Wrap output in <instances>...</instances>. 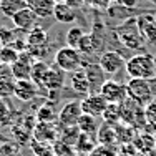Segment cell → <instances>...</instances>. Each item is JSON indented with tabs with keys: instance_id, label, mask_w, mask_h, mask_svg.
Masks as SVG:
<instances>
[{
	"instance_id": "obj_9",
	"label": "cell",
	"mask_w": 156,
	"mask_h": 156,
	"mask_svg": "<svg viewBox=\"0 0 156 156\" xmlns=\"http://www.w3.org/2000/svg\"><path fill=\"white\" fill-rule=\"evenodd\" d=\"M37 20H38L37 13L33 12L30 7H25V9H22L20 12H17L15 15H13L12 23L15 25L17 30L30 32V30H33V28L37 27Z\"/></svg>"
},
{
	"instance_id": "obj_1",
	"label": "cell",
	"mask_w": 156,
	"mask_h": 156,
	"mask_svg": "<svg viewBox=\"0 0 156 156\" xmlns=\"http://www.w3.org/2000/svg\"><path fill=\"white\" fill-rule=\"evenodd\" d=\"M125 70L129 78L151 80L156 76V60L150 53H138L129 60H126Z\"/></svg>"
},
{
	"instance_id": "obj_27",
	"label": "cell",
	"mask_w": 156,
	"mask_h": 156,
	"mask_svg": "<svg viewBox=\"0 0 156 156\" xmlns=\"http://www.w3.org/2000/svg\"><path fill=\"white\" fill-rule=\"evenodd\" d=\"M85 32L81 27H72L68 32H66V45L68 47H73V48H78V43H80V40L83 38Z\"/></svg>"
},
{
	"instance_id": "obj_26",
	"label": "cell",
	"mask_w": 156,
	"mask_h": 156,
	"mask_svg": "<svg viewBox=\"0 0 156 156\" xmlns=\"http://www.w3.org/2000/svg\"><path fill=\"white\" fill-rule=\"evenodd\" d=\"M121 120V110L120 105H115V103H108L105 113H103V121L110 125H115Z\"/></svg>"
},
{
	"instance_id": "obj_21",
	"label": "cell",
	"mask_w": 156,
	"mask_h": 156,
	"mask_svg": "<svg viewBox=\"0 0 156 156\" xmlns=\"http://www.w3.org/2000/svg\"><path fill=\"white\" fill-rule=\"evenodd\" d=\"M18 57H20V51H18V48L13 47V45H3L2 50H0V63H2V65L12 66L13 63L18 60Z\"/></svg>"
},
{
	"instance_id": "obj_20",
	"label": "cell",
	"mask_w": 156,
	"mask_h": 156,
	"mask_svg": "<svg viewBox=\"0 0 156 156\" xmlns=\"http://www.w3.org/2000/svg\"><path fill=\"white\" fill-rule=\"evenodd\" d=\"M133 144L138 151H143V153H151V151L156 148V136L150 135V133H143V135H138L135 140H133Z\"/></svg>"
},
{
	"instance_id": "obj_32",
	"label": "cell",
	"mask_w": 156,
	"mask_h": 156,
	"mask_svg": "<svg viewBox=\"0 0 156 156\" xmlns=\"http://www.w3.org/2000/svg\"><path fill=\"white\" fill-rule=\"evenodd\" d=\"M7 118H9V108H7V105L3 103V100L0 98V125L5 123Z\"/></svg>"
},
{
	"instance_id": "obj_3",
	"label": "cell",
	"mask_w": 156,
	"mask_h": 156,
	"mask_svg": "<svg viewBox=\"0 0 156 156\" xmlns=\"http://www.w3.org/2000/svg\"><path fill=\"white\" fill-rule=\"evenodd\" d=\"M126 93L128 98L138 103L140 106H146L154 98L150 87V80H141V78H129L126 81Z\"/></svg>"
},
{
	"instance_id": "obj_34",
	"label": "cell",
	"mask_w": 156,
	"mask_h": 156,
	"mask_svg": "<svg viewBox=\"0 0 156 156\" xmlns=\"http://www.w3.org/2000/svg\"><path fill=\"white\" fill-rule=\"evenodd\" d=\"M62 2H65L66 5H70V7H73V9H80V7H83V3H85V0H62Z\"/></svg>"
},
{
	"instance_id": "obj_12",
	"label": "cell",
	"mask_w": 156,
	"mask_h": 156,
	"mask_svg": "<svg viewBox=\"0 0 156 156\" xmlns=\"http://www.w3.org/2000/svg\"><path fill=\"white\" fill-rule=\"evenodd\" d=\"M32 65H33V63L30 60V57L20 51L18 60L10 66L13 78H15V80H30V76H32Z\"/></svg>"
},
{
	"instance_id": "obj_36",
	"label": "cell",
	"mask_w": 156,
	"mask_h": 156,
	"mask_svg": "<svg viewBox=\"0 0 156 156\" xmlns=\"http://www.w3.org/2000/svg\"><path fill=\"white\" fill-rule=\"evenodd\" d=\"M2 47H3V42H2V38H0V50H2Z\"/></svg>"
},
{
	"instance_id": "obj_31",
	"label": "cell",
	"mask_w": 156,
	"mask_h": 156,
	"mask_svg": "<svg viewBox=\"0 0 156 156\" xmlns=\"http://www.w3.org/2000/svg\"><path fill=\"white\" fill-rule=\"evenodd\" d=\"M0 38H2L3 45H13V42L17 40V37H15V33H13V32L0 28Z\"/></svg>"
},
{
	"instance_id": "obj_30",
	"label": "cell",
	"mask_w": 156,
	"mask_h": 156,
	"mask_svg": "<svg viewBox=\"0 0 156 156\" xmlns=\"http://www.w3.org/2000/svg\"><path fill=\"white\" fill-rule=\"evenodd\" d=\"M144 116H146L148 123L156 126V98H153L146 106H144Z\"/></svg>"
},
{
	"instance_id": "obj_25",
	"label": "cell",
	"mask_w": 156,
	"mask_h": 156,
	"mask_svg": "<svg viewBox=\"0 0 156 156\" xmlns=\"http://www.w3.org/2000/svg\"><path fill=\"white\" fill-rule=\"evenodd\" d=\"M48 70H50V66H48L45 62H42V60L35 62V63L32 65V76H30V80L35 81L38 87H42L43 78H45V75H47Z\"/></svg>"
},
{
	"instance_id": "obj_39",
	"label": "cell",
	"mask_w": 156,
	"mask_h": 156,
	"mask_svg": "<svg viewBox=\"0 0 156 156\" xmlns=\"http://www.w3.org/2000/svg\"><path fill=\"white\" fill-rule=\"evenodd\" d=\"M57 2H60V0H57Z\"/></svg>"
},
{
	"instance_id": "obj_24",
	"label": "cell",
	"mask_w": 156,
	"mask_h": 156,
	"mask_svg": "<svg viewBox=\"0 0 156 156\" xmlns=\"http://www.w3.org/2000/svg\"><path fill=\"white\" fill-rule=\"evenodd\" d=\"M76 150L80 153H91V150L96 146V138L93 140V135H87V133H80L76 143H75Z\"/></svg>"
},
{
	"instance_id": "obj_16",
	"label": "cell",
	"mask_w": 156,
	"mask_h": 156,
	"mask_svg": "<svg viewBox=\"0 0 156 156\" xmlns=\"http://www.w3.org/2000/svg\"><path fill=\"white\" fill-rule=\"evenodd\" d=\"M57 0H27V7H30L38 18L53 17V10Z\"/></svg>"
},
{
	"instance_id": "obj_14",
	"label": "cell",
	"mask_w": 156,
	"mask_h": 156,
	"mask_svg": "<svg viewBox=\"0 0 156 156\" xmlns=\"http://www.w3.org/2000/svg\"><path fill=\"white\" fill-rule=\"evenodd\" d=\"M43 88H47L48 91H58L65 87V72L60 68H51L47 72L45 78H43V83H42Z\"/></svg>"
},
{
	"instance_id": "obj_13",
	"label": "cell",
	"mask_w": 156,
	"mask_h": 156,
	"mask_svg": "<svg viewBox=\"0 0 156 156\" xmlns=\"http://www.w3.org/2000/svg\"><path fill=\"white\" fill-rule=\"evenodd\" d=\"M70 85H72L73 91L78 95H90L91 93V85L90 80H88V75L85 70H76V72H72L70 75Z\"/></svg>"
},
{
	"instance_id": "obj_19",
	"label": "cell",
	"mask_w": 156,
	"mask_h": 156,
	"mask_svg": "<svg viewBox=\"0 0 156 156\" xmlns=\"http://www.w3.org/2000/svg\"><path fill=\"white\" fill-rule=\"evenodd\" d=\"M25 7H27V0H3L0 3V13L12 20L13 15L17 12H20L22 9H25Z\"/></svg>"
},
{
	"instance_id": "obj_17",
	"label": "cell",
	"mask_w": 156,
	"mask_h": 156,
	"mask_svg": "<svg viewBox=\"0 0 156 156\" xmlns=\"http://www.w3.org/2000/svg\"><path fill=\"white\" fill-rule=\"evenodd\" d=\"M96 143L98 144H106V146H113L115 143H118V135L116 128L110 123L100 125L98 131H96Z\"/></svg>"
},
{
	"instance_id": "obj_6",
	"label": "cell",
	"mask_w": 156,
	"mask_h": 156,
	"mask_svg": "<svg viewBox=\"0 0 156 156\" xmlns=\"http://www.w3.org/2000/svg\"><path fill=\"white\" fill-rule=\"evenodd\" d=\"M128 25L129 23H123L116 30L118 40H120L125 47L131 48V50H140V48L143 47V37H141V33H140L136 25H131V28H129Z\"/></svg>"
},
{
	"instance_id": "obj_15",
	"label": "cell",
	"mask_w": 156,
	"mask_h": 156,
	"mask_svg": "<svg viewBox=\"0 0 156 156\" xmlns=\"http://www.w3.org/2000/svg\"><path fill=\"white\" fill-rule=\"evenodd\" d=\"M53 18L58 22V23H63V25H70L76 20V9L66 5L65 2H57L55 5V10H53Z\"/></svg>"
},
{
	"instance_id": "obj_38",
	"label": "cell",
	"mask_w": 156,
	"mask_h": 156,
	"mask_svg": "<svg viewBox=\"0 0 156 156\" xmlns=\"http://www.w3.org/2000/svg\"><path fill=\"white\" fill-rule=\"evenodd\" d=\"M2 2H3V0H0V3H2Z\"/></svg>"
},
{
	"instance_id": "obj_22",
	"label": "cell",
	"mask_w": 156,
	"mask_h": 156,
	"mask_svg": "<svg viewBox=\"0 0 156 156\" xmlns=\"http://www.w3.org/2000/svg\"><path fill=\"white\" fill-rule=\"evenodd\" d=\"M47 32L43 30V28H40V27H35L33 30L28 32V38H27V43H28V47H32V48H37V47H42V45H45L47 43Z\"/></svg>"
},
{
	"instance_id": "obj_2",
	"label": "cell",
	"mask_w": 156,
	"mask_h": 156,
	"mask_svg": "<svg viewBox=\"0 0 156 156\" xmlns=\"http://www.w3.org/2000/svg\"><path fill=\"white\" fill-rule=\"evenodd\" d=\"M53 62H55L57 68L63 70L65 73H72V72H76V70L81 68L83 58H81V51L78 48L66 45V47H62L57 50Z\"/></svg>"
},
{
	"instance_id": "obj_28",
	"label": "cell",
	"mask_w": 156,
	"mask_h": 156,
	"mask_svg": "<svg viewBox=\"0 0 156 156\" xmlns=\"http://www.w3.org/2000/svg\"><path fill=\"white\" fill-rule=\"evenodd\" d=\"M37 118H38L40 123H50L55 118H58V115L55 113V110L51 105H43L42 108L38 110V113H37Z\"/></svg>"
},
{
	"instance_id": "obj_35",
	"label": "cell",
	"mask_w": 156,
	"mask_h": 156,
	"mask_svg": "<svg viewBox=\"0 0 156 156\" xmlns=\"http://www.w3.org/2000/svg\"><path fill=\"white\" fill-rule=\"evenodd\" d=\"M150 87H151V91H153V96L156 98V76L150 80Z\"/></svg>"
},
{
	"instance_id": "obj_37",
	"label": "cell",
	"mask_w": 156,
	"mask_h": 156,
	"mask_svg": "<svg viewBox=\"0 0 156 156\" xmlns=\"http://www.w3.org/2000/svg\"><path fill=\"white\" fill-rule=\"evenodd\" d=\"M108 2H110V3H111V2H116V0H108Z\"/></svg>"
},
{
	"instance_id": "obj_18",
	"label": "cell",
	"mask_w": 156,
	"mask_h": 156,
	"mask_svg": "<svg viewBox=\"0 0 156 156\" xmlns=\"http://www.w3.org/2000/svg\"><path fill=\"white\" fill-rule=\"evenodd\" d=\"M76 128L80 129V133H87V135H96L100 125H98V118L96 116H91V115H87L83 113L80 116L76 123Z\"/></svg>"
},
{
	"instance_id": "obj_5",
	"label": "cell",
	"mask_w": 156,
	"mask_h": 156,
	"mask_svg": "<svg viewBox=\"0 0 156 156\" xmlns=\"http://www.w3.org/2000/svg\"><path fill=\"white\" fill-rule=\"evenodd\" d=\"M98 65L106 75H116L118 72H121V70L125 68L126 60L121 57V53L110 50V51H103V53L100 55Z\"/></svg>"
},
{
	"instance_id": "obj_10",
	"label": "cell",
	"mask_w": 156,
	"mask_h": 156,
	"mask_svg": "<svg viewBox=\"0 0 156 156\" xmlns=\"http://www.w3.org/2000/svg\"><path fill=\"white\" fill-rule=\"evenodd\" d=\"M136 27L144 40L156 42V17L153 13H143L136 18Z\"/></svg>"
},
{
	"instance_id": "obj_8",
	"label": "cell",
	"mask_w": 156,
	"mask_h": 156,
	"mask_svg": "<svg viewBox=\"0 0 156 156\" xmlns=\"http://www.w3.org/2000/svg\"><path fill=\"white\" fill-rule=\"evenodd\" d=\"M81 115H83L81 101H68L58 113V121L63 126H76Z\"/></svg>"
},
{
	"instance_id": "obj_11",
	"label": "cell",
	"mask_w": 156,
	"mask_h": 156,
	"mask_svg": "<svg viewBox=\"0 0 156 156\" xmlns=\"http://www.w3.org/2000/svg\"><path fill=\"white\" fill-rule=\"evenodd\" d=\"M38 91V85L32 80H15V87H13V95L22 101H30L37 96Z\"/></svg>"
},
{
	"instance_id": "obj_7",
	"label": "cell",
	"mask_w": 156,
	"mask_h": 156,
	"mask_svg": "<svg viewBox=\"0 0 156 156\" xmlns=\"http://www.w3.org/2000/svg\"><path fill=\"white\" fill-rule=\"evenodd\" d=\"M106 106H108V101L100 93H90L81 100V110H83V113L91 115V116H96V118L103 116Z\"/></svg>"
},
{
	"instance_id": "obj_23",
	"label": "cell",
	"mask_w": 156,
	"mask_h": 156,
	"mask_svg": "<svg viewBox=\"0 0 156 156\" xmlns=\"http://www.w3.org/2000/svg\"><path fill=\"white\" fill-rule=\"evenodd\" d=\"M96 48H98V40L95 38L93 33H85L83 38L80 40V43H78V50L81 51V55L83 53H87V55L95 53Z\"/></svg>"
},
{
	"instance_id": "obj_29",
	"label": "cell",
	"mask_w": 156,
	"mask_h": 156,
	"mask_svg": "<svg viewBox=\"0 0 156 156\" xmlns=\"http://www.w3.org/2000/svg\"><path fill=\"white\" fill-rule=\"evenodd\" d=\"M88 156H118L116 148L115 146H106V144H96L91 150V153Z\"/></svg>"
},
{
	"instance_id": "obj_33",
	"label": "cell",
	"mask_w": 156,
	"mask_h": 156,
	"mask_svg": "<svg viewBox=\"0 0 156 156\" xmlns=\"http://www.w3.org/2000/svg\"><path fill=\"white\" fill-rule=\"evenodd\" d=\"M116 2L121 7H125V9H133V7L138 5V0H116Z\"/></svg>"
},
{
	"instance_id": "obj_4",
	"label": "cell",
	"mask_w": 156,
	"mask_h": 156,
	"mask_svg": "<svg viewBox=\"0 0 156 156\" xmlns=\"http://www.w3.org/2000/svg\"><path fill=\"white\" fill-rule=\"evenodd\" d=\"M98 93L101 95L108 103H115V105H121V103L128 98L126 85L118 83V81H115V80H105L103 85L100 87Z\"/></svg>"
}]
</instances>
